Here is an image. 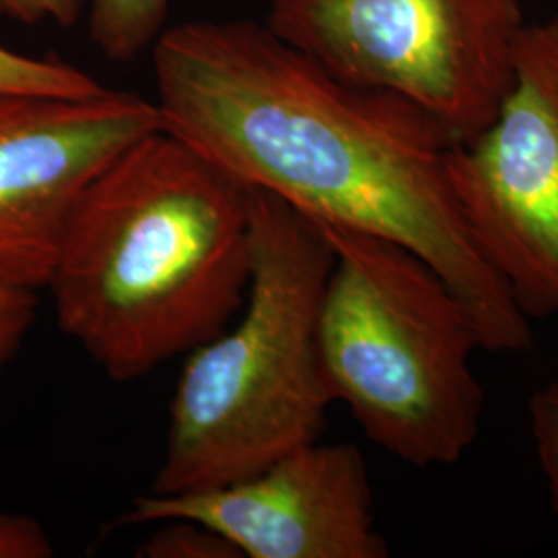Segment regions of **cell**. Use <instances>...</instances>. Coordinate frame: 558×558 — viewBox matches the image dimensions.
I'll use <instances>...</instances> for the list:
<instances>
[{
  "instance_id": "cell-3",
  "label": "cell",
  "mask_w": 558,
  "mask_h": 558,
  "mask_svg": "<svg viewBox=\"0 0 558 558\" xmlns=\"http://www.w3.org/2000/svg\"><path fill=\"white\" fill-rule=\"evenodd\" d=\"M253 271L236 319L189 352L170 399L154 495H189L257 474L319 439L333 403L319 313L333 248L315 221L251 189Z\"/></svg>"
},
{
  "instance_id": "cell-12",
  "label": "cell",
  "mask_w": 558,
  "mask_h": 558,
  "mask_svg": "<svg viewBox=\"0 0 558 558\" xmlns=\"http://www.w3.org/2000/svg\"><path fill=\"white\" fill-rule=\"evenodd\" d=\"M527 416L539 472L558 515V377L532 396Z\"/></svg>"
},
{
  "instance_id": "cell-9",
  "label": "cell",
  "mask_w": 558,
  "mask_h": 558,
  "mask_svg": "<svg viewBox=\"0 0 558 558\" xmlns=\"http://www.w3.org/2000/svg\"><path fill=\"white\" fill-rule=\"evenodd\" d=\"M172 0H89V36L106 59L129 62L161 36Z\"/></svg>"
},
{
  "instance_id": "cell-13",
  "label": "cell",
  "mask_w": 558,
  "mask_h": 558,
  "mask_svg": "<svg viewBox=\"0 0 558 558\" xmlns=\"http://www.w3.org/2000/svg\"><path fill=\"white\" fill-rule=\"evenodd\" d=\"M38 311V290L0 279V375L20 354Z\"/></svg>"
},
{
  "instance_id": "cell-11",
  "label": "cell",
  "mask_w": 558,
  "mask_h": 558,
  "mask_svg": "<svg viewBox=\"0 0 558 558\" xmlns=\"http://www.w3.org/2000/svg\"><path fill=\"white\" fill-rule=\"evenodd\" d=\"M149 538L137 548L141 558H242L232 542L195 519L158 521Z\"/></svg>"
},
{
  "instance_id": "cell-10",
  "label": "cell",
  "mask_w": 558,
  "mask_h": 558,
  "mask_svg": "<svg viewBox=\"0 0 558 558\" xmlns=\"http://www.w3.org/2000/svg\"><path fill=\"white\" fill-rule=\"evenodd\" d=\"M106 89L100 81L71 62L27 57L0 44V94L89 98Z\"/></svg>"
},
{
  "instance_id": "cell-15",
  "label": "cell",
  "mask_w": 558,
  "mask_h": 558,
  "mask_svg": "<svg viewBox=\"0 0 558 558\" xmlns=\"http://www.w3.org/2000/svg\"><path fill=\"white\" fill-rule=\"evenodd\" d=\"M87 0H0V17L36 25L52 21L60 27H71L80 21Z\"/></svg>"
},
{
  "instance_id": "cell-1",
  "label": "cell",
  "mask_w": 558,
  "mask_h": 558,
  "mask_svg": "<svg viewBox=\"0 0 558 558\" xmlns=\"http://www.w3.org/2000/svg\"><path fill=\"white\" fill-rule=\"evenodd\" d=\"M154 75L166 131L315 223L414 253L461 300L482 350H532L530 317L461 214L456 141L418 106L339 80L253 21L161 32Z\"/></svg>"
},
{
  "instance_id": "cell-6",
  "label": "cell",
  "mask_w": 558,
  "mask_h": 558,
  "mask_svg": "<svg viewBox=\"0 0 558 558\" xmlns=\"http://www.w3.org/2000/svg\"><path fill=\"white\" fill-rule=\"evenodd\" d=\"M474 240L532 317L558 315V17L525 25L495 119L449 151Z\"/></svg>"
},
{
  "instance_id": "cell-7",
  "label": "cell",
  "mask_w": 558,
  "mask_h": 558,
  "mask_svg": "<svg viewBox=\"0 0 558 558\" xmlns=\"http://www.w3.org/2000/svg\"><path fill=\"white\" fill-rule=\"evenodd\" d=\"M161 126L156 101L110 87L89 98L0 94V279L46 288L85 189Z\"/></svg>"
},
{
  "instance_id": "cell-5",
  "label": "cell",
  "mask_w": 558,
  "mask_h": 558,
  "mask_svg": "<svg viewBox=\"0 0 558 558\" xmlns=\"http://www.w3.org/2000/svg\"><path fill=\"white\" fill-rule=\"evenodd\" d=\"M525 0H271L267 27L352 85L412 101L456 143L495 119Z\"/></svg>"
},
{
  "instance_id": "cell-2",
  "label": "cell",
  "mask_w": 558,
  "mask_h": 558,
  "mask_svg": "<svg viewBox=\"0 0 558 558\" xmlns=\"http://www.w3.org/2000/svg\"><path fill=\"white\" fill-rule=\"evenodd\" d=\"M251 271L248 186L161 126L85 189L46 290L62 333L131 383L236 319Z\"/></svg>"
},
{
  "instance_id": "cell-8",
  "label": "cell",
  "mask_w": 558,
  "mask_h": 558,
  "mask_svg": "<svg viewBox=\"0 0 558 558\" xmlns=\"http://www.w3.org/2000/svg\"><path fill=\"white\" fill-rule=\"evenodd\" d=\"M195 519L242 558H385L366 461L350 442H306L248 478L189 495H143L122 523Z\"/></svg>"
},
{
  "instance_id": "cell-4",
  "label": "cell",
  "mask_w": 558,
  "mask_h": 558,
  "mask_svg": "<svg viewBox=\"0 0 558 558\" xmlns=\"http://www.w3.org/2000/svg\"><path fill=\"white\" fill-rule=\"evenodd\" d=\"M333 248L319 359L333 401L364 435L414 465H453L476 442L482 348L470 313L424 260L391 240L317 223Z\"/></svg>"
},
{
  "instance_id": "cell-14",
  "label": "cell",
  "mask_w": 558,
  "mask_h": 558,
  "mask_svg": "<svg viewBox=\"0 0 558 558\" xmlns=\"http://www.w3.org/2000/svg\"><path fill=\"white\" fill-rule=\"evenodd\" d=\"M54 557V544L38 519L0 511V558Z\"/></svg>"
}]
</instances>
